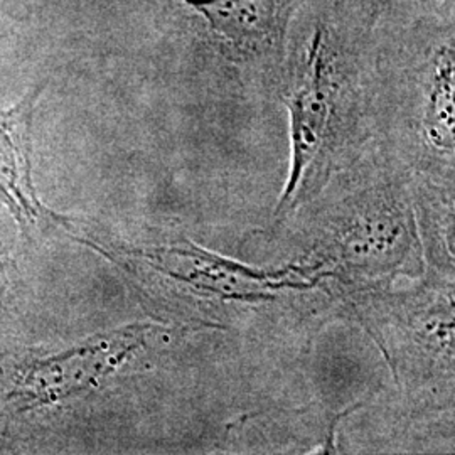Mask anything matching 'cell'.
Masks as SVG:
<instances>
[{"instance_id": "cell-6", "label": "cell", "mask_w": 455, "mask_h": 455, "mask_svg": "<svg viewBox=\"0 0 455 455\" xmlns=\"http://www.w3.org/2000/svg\"><path fill=\"white\" fill-rule=\"evenodd\" d=\"M428 135L440 147L452 144L454 137V63L452 56L443 54L434 82Z\"/></svg>"}, {"instance_id": "cell-1", "label": "cell", "mask_w": 455, "mask_h": 455, "mask_svg": "<svg viewBox=\"0 0 455 455\" xmlns=\"http://www.w3.org/2000/svg\"><path fill=\"white\" fill-rule=\"evenodd\" d=\"M150 327L129 325L83 341L65 353L34 359L17 376L12 400L31 410L93 388L144 346Z\"/></svg>"}, {"instance_id": "cell-4", "label": "cell", "mask_w": 455, "mask_h": 455, "mask_svg": "<svg viewBox=\"0 0 455 455\" xmlns=\"http://www.w3.org/2000/svg\"><path fill=\"white\" fill-rule=\"evenodd\" d=\"M41 88L0 114V197L19 221H33L46 210L34 195L31 180V125Z\"/></svg>"}, {"instance_id": "cell-3", "label": "cell", "mask_w": 455, "mask_h": 455, "mask_svg": "<svg viewBox=\"0 0 455 455\" xmlns=\"http://www.w3.org/2000/svg\"><path fill=\"white\" fill-rule=\"evenodd\" d=\"M238 52L260 54L282 43L289 0H182Z\"/></svg>"}, {"instance_id": "cell-2", "label": "cell", "mask_w": 455, "mask_h": 455, "mask_svg": "<svg viewBox=\"0 0 455 455\" xmlns=\"http://www.w3.org/2000/svg\"><path fill=\"white\" fill-rule=\"evenodd\" d=\"M332 98L334 83L325 49L324 31L319 29L310 39L302 80L299 82L289 100L292 124V171L291 180L282 196L278 212H282L295 195V189L302 180L306 169L323 146L332 110Z\"/></svg>"}, {"instance_id": "cell-5", "label": "cell", "mask_w": 455, "mask_h": 455, "mask_svg": "<svg viewBox=\"0 0 455 455\" xmlns=\"http://www.w3.org/2000/svg\"><path fill=\"white\" fill-rule=\"evenodd\" d=\"M157 267L184 282L216 291L229 297H250L263 291L267 275L250 272L235 263L212 259L204 253L184 250H154L144 253Z\"/></svg>"}]
</instances>
